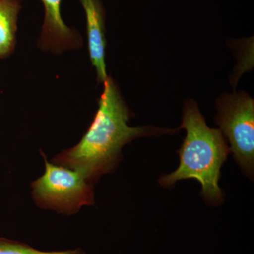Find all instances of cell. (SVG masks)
<instances>
[{"mask_svg": "<svg viewBox=\"0 0 254 254\" xmlns=\"http://www.w3.org/2000/svg\"><path fill=\"white\" fill-rule=\"evenodd\" d=\"M103 86L98 110L81 141L51 160L55 165L80 172L93 185L118 165L122 150L127 143L140 137L174 134L179 130L129 126L131 113L118 86L109 76Z\"/></svg>", "mask_w": 254, "mask_h": 254, "instance_id": "cell-1", "label": "cell"}, {"mask_svg": "<svg viewBox=\"0 0 254 254\" xmlns=\"http://www.w3.org/2000/svg\"><path fill=\"white\" fill-rule=\"evenodd\" d=\"M187 135L179 150L180 165L173 173L159 180L162 187L173 186L177 182L195 179L201 185V195L208 203L219 205L223 193L219 180L220 169L230 153L220 129L210 128L194 100L185 101L181 126Z\"/></svg>", "mask_w": 254, "mask_h": 254, "instance_id": "cell-2", "label": "cell"}, {"mask_svg": "<svg viewBox=\"0 0 254 254\" xmlns=\"http://www.w3.org/2000/svg\"><path fill=\"white\" fill-rule=\"evenodd\" d=\"M41 154L45 173L31 184L32 198L39 208L72 215L94 204L93 184L83 174L50 163Z\"/></svg>", "mask_w": 254, "mask_h": 254, "instance_id": "cell-3", "label": "cell"}, {"mask_svg": "<svg viewBox=\"0 0 254 254\" xmlns=\"http://www.w3.org/2000/svg\"><path fill=\"white\" fill-rule=\"evenodd\" d=\"M215 123L230 152L248 176L254 170V100L245 91L224 93L216 100Z\"/></svg>", "mask_w": 254, "mask_h": 254, "instance_id": "cell-4", "label": "cell"}, {"mask_svg": "<svg viewBox=\"0 0 254 254\" xmlns=\"http://www.w3.org/2000/svg\"><path fill=\"white\" fill-rule=\"evenodd\" d=\"M45 18L38 45L42 49L60 53L81 46L79 34L64 22L61 15L62 0H41Z\"/></svg>", "mask_w": 254, "mask_h": 254, "instance_id": "cell-5", "label": "cell"}, {"mask_svg": "<svg viewBox=\"0 0 254 254\" xmlns=\"http://www.w3.org/2000/svg\"><path fill=\"white\" fill-rule=\"evenodd\" d=\"M86 14L88 52L98 83L108 78L105 64V10L101 0H79Z\"/></svg>", "mask_w": 254, "mask_h": 254, "instance_id": "cell-6", "label": "cell"}, {"mask_svg": "<svg viewBox=\"0 0 254 254\" xmlns=\"http://www.w3.org/2000/svg\"><path fill=\"white\" fill-rule=\"evenodd\" d=\"M21 0H0V58H7L16 44Z\"/></svg>", "mask_w": 254, "mask_h": 254, "instance_id": "cell-7", "label": "cell"}, {"mask_svg": "<svg viewBox=\"0 0 254 254\" xmlns=\"http://www.w3.org/2000/svg\"><path fill=\"white\" fill-rule=\"evenodd\" d=\"M0 254H86L84 250L77 248L63 251H41L27 244L0 237Z\"/></svg>", "mask_w": 254, "mask_h": 254, "instance_id": "cell-8", "label": "cell"}]
</instances>
